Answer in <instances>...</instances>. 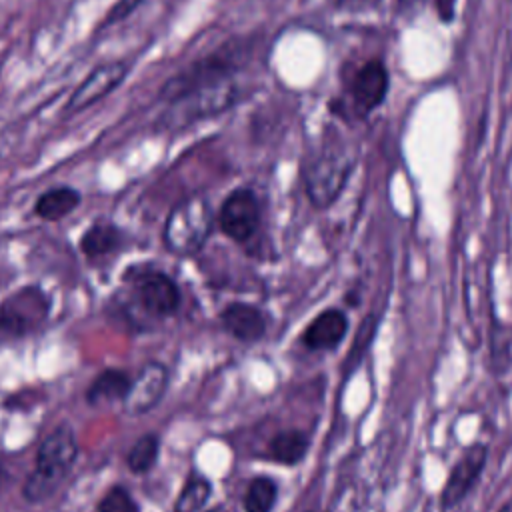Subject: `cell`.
<instances>
[{"label": "cell", "mask_w": 512, "mask_h": 512, "mask_svg": "<svg viewBox=\"0 0 512 512\" xmlns=\"http://www.w3.org/2000/svg\"><path fill=\"white\" fill-rule=\"evenodd\" d=\"M82 204V194L72 186H54L34 200V216L44 222H58Z\"/></svg>", "instance_id": "obj_16"}, {"label": "cell", "mask_w": 512, "mask_h": 512, "mask_svg": "<svg viewBox=\"0 0 512 512\" xmlns=\"http://www.w3.org/2000/svg\"><path fill=\"white\" fill-rule=\"evenodd\" d=\"M78 458V440L68 424L48 432L36 450L34 468L22 484V498L30 504L48 500L68 478Z\"/></svg>", "instance_id": "obj_2"}, {"label": "cell", "mask_w": 512, "mask_h": 512, "mask_svg": "<svg viewBox=\"0 0 512 512\" xmlns=\"http://www.w3.org/2000/svg\"><path fill=\"white\" fill-rule=\"evenodd\" d=\"M168 368L158 360L146 362L132 380L128 398L122 402L126 416H142L156 408L168 390Z\"/></svg>", "instance_id": "obj_11"}, {"label": "cell", "mask_w": 512, "mask_h": 512, "mask_svg": "<svg viewBox=\"0 0 512 512\" xmlns=\"http://www.w3.org/2000/svg\"><path fill=\"white\" fill-rule=\"evenodd\" d=\"M380 2L382 0H336V8L346 12H364L376 8Z\"/></svg>", "instance_id": "obj_23"}, {"label": "cell", "mask_w": 512, "mask_h": 512, "mask_svg": "<svg viewBox=\"0 0 512 512\" xmlns=\"http://www.w3.org/2000/svg\"><path fill=\"white\" fill-rule=\"evenodd\" d=\"M308 448H310V436L304 430L286 428L276 432L270 438L268 458L284 466H296L304 460Z\"/></svg>", "instance_id": "obj_17"}, {"label": "cell", "mask_w": 512, "mask_h": 512, "mask_svg": "<svg viewBox=\"0 0 512 512\" xmlns=\"http://www.w3.org/2000/svg\"><path fill=\"white\" fill-rule=\"evenodd\" d=\"M246 50L238 40L228 42L170 76L156 94L164 108L166 128H186L230 110L240 98L238 74Z\"/></svg>", "instance_id": "obj_1"}, {"label": "cell", "mask_w": 512, "mask_h": 512, "mask_svg": "<svg viewBox=\"0 0 512 512\" xmlns=\"http://www.w3.org/2000/svg\"><path fill=\"white\" fill-rule=\"evenodd\" d=\"M218 230L232 242L248 246L262 228V204L250 186L230 190L216 212Z\"/></svg>", "instance_id": "obj_8"}, {"label": "cell", "mask_w": 512, "mask_h": 512, "mask_svg": "<svg viewBox=\"0 0 512 512\" xmlns=\"http://www.w3.org/2000/svg\"><path fill=\"white\" fill-rule=\"evenodd\" d=\"M388 70L380 60H368L344 76V98L338 106L342 116L366 118L388 94Z\"/></svg>", "instance_id": "obj_7"}, {"label": "cell", "mask_w": 512, "mask_h": 512, "mask_svg": "<svg viewBox=\"0 0 512 512\" xmlns=\"http://www.w3.org/2000/svg\"><path fill=\"white\" fill-rule=\"evenodd\" d=\"M498 512H512V498H510L508 502H504V504H502V508H500Z\"/></svg>", "instance_id": "obj_24"}, {"label": "cell", "mask_w": 512, "mask_h": 512, "mask_svg": "<svg viewBox=\"0 0 512 512\" xmlns=\"http://www.w3.org/2000/svg\"><path fill=\"white\" fill-rule=\"evenodd\" d=\"M132 376L120 368H104L98 372L86 388V404L100 406V404H114L124 402L132 388Z\"/></svg>", "instance_id": "obj_15"}, {"label": "cell", "mask_w": 512, "mask_h": 512, "mask_svg": "<svg viewBox=\"0 0 512 512\" xmlns=\"http://www.w3.org/2000/svg\"><path fill=\"white\" fill-rule=\"evenodd\" d=\"M4 478H6V472H4V466H2V462H0V484L4 482Z\"/></svg>", "instance_id": "obj_25"}, {"label": "cell", "mask_w": 512, "mask_h": 512, "mask_svg": "<svg viewBox=\"0 0 512 512\" xmlns=\"http://www.w3.org/2000/svg\"><path fill=\"white\" fill-rule=\"evenodd\" d=\"M348 332V318L338 308H326L302 332V344L308 350L324 352L334 350Z\"/></svg>", "instance_id": "obj_14"}, {"label": "cell", "mask_w": 512, "mask_h": 512, "mask_svg": "<svg viewBox=\"0 0 512 512\" xmlns=\"http://www.w3.org/2000/svg\"><path fill=\"white\" fill-rule=\"evenodd\" d=\"M130 74V62L128 60H108L98 66H94L88 76L72 90L68 102L64 104V116L78 114L102 98L110 96Z\"/></svg>", "instance_id": "obj_9"}, {"label": "cell", "mask_w": 512, "mask_h": 512, "mask_svg": "<svg viewBox=\"0 0 512 512\" xmlns=\"http://www.w3.org/2000/svg\"><path fill=\"white\" fill-rule=\"evenodd\" d=\"M52 310V298L40 284H26L0 300V336L26 338L38 332Z\"/></svg>", "instance_id": "obj_6"}, {"label": "cell", "mask_w": 512, "mask_h": 512, "mask_svg": "<svg viewBox=\"0 0 512 512\" xmlns=\"http://www.w3.org/2000/svg\"><path fill=\"white\" fill-rule=\"evenodd\" d=\"M126 246V232L112 220H94L80 236L78 248L90 262L116 256Z\"/></svg>", "instance_id": "obj_13"}, {"label": "cell", "mask_w": 512, "mask_h": 512, "mask_svg": "<svg viewBox=\"0 0 512 512\" xmlns=\"http://www.w3.org/2000/svg\"><path fill=\"white\" fill-rule=\"evenodd\" d=\"M212 496V482L202 474H192L182 486L172 512H200Z\"/></svg>", "instance_id": "obj_20"}, {"label": "cell", "mask_w": 512, "mask_h": 512, "mask_svg": "<svg viewBox=\"0 0 512 512\" xmlns=\"http://www.w3.org/2000/svg\"><path fill=\"white\" fill-rule=\"evenodd\" d=\"M146 0H116L112 6H110V10L106 12V16L102 18V22H100V30H106V28H110V26H114V24H120L122 20H126L128 16H132L142 4H144Z\"/></svg>", "instance_id": "obj_22"}, {"label": "cell", "mask_w": 512, "mask_h": 512, "mask_svg": "<svg viewBox=\"0 0 512 512\" xmlns=\"http://www.w3.org/2000/svg\"><path fill=\"white\" fill-rule=\"evenodd\" d=\"M216 226V212L204 194L178 198L164 220L162 242L174 256H192L210 240Z\"/></svg>", "instance_id": "obj_4"}, {"label": "cell", "mask_w": 512, "mask_h": 512, "mask_svg": "<svg viewBox=\"0 0 512 512\" xmlns=\"http://www.w3.org/2000/svg\"><path fill=\"white\" fill-rule=\"evenodd\" d=\"M354 170V158L350 148L338 138V134L324 136L322 142L310 152L302 180L308 200L316 208H328L344 190L350 172Z\"/></svg>", "instance_id": "obj_3"}, {"label": "cell", "mask_w": 512, "mask_h": 512, "mask_svg": "<svg viewBox=\"0 0 512 512\" xmlns=\"http://www.w3.org/2000/svg\"><path fill=\"white\" fill-rule=\"evenodd\" d=\"M206 512H224L222 508H212V510H206Z\"/></svg>", "instance_id": "obj_26"}, {"label": "cell", "mask_w": 512, "mask_h": 512, "mask_svg": "<svg viewBox=\"0 0 512 512\" xmlns=\"http://www.w3.org/2000/svg\"><path fill=\"white\" fill-rule=\"evenodd\" d=\"M122 284L132 304L152 318L174 316L182 306L178 282L154 262L130 264L122 272Z\"/></svg>", "instance_id": "obj_5"}, {"label": "cell", "mask_w": 512, "mask_h": 512, "mask_svg": "<svg viewBox=\"0 0 512 512\" xmlns=\"http://www.w3.org/2000/svg\"><path fill=\"white\" fill-rule=\"evenodd\" d=\"M218 320L226 334L244 344L260 342L268 332V314L260 306L242 300L228 302L220 310Z\"/></svg>", "instance_id": "obj_12"}, {"label": "cell", "mask_w": 512, "mask_h": 512, "mask_svg": "<svg viewBox=\"0 0 512 512\" xmlns=\"http://www.w3.org/2000/svg\"><path fill=\"white\" fill-rule=\"evenodd\" d=\"M278 500V484L270 476H254L242 496L244 512H272Z\"/></svg>", "instance_id": "obj_18"}, {"label": "cell", "mask_w": 512, "mask_h": 512, "mask_svg": "<svg viewBox=\"0 0 512 512\" xmlns=\"http://www.w3.org/2000/svg\"><path fill=\"white\" fill-rule=\"evenodd\" d=\"M160 456V436L156 432L142 434L126 454V464L134 474L150 472Z\"/></svg>", "instance_id": "obj_19"}, {"label": "cell", "mask_w": 512, "mask_h": 512, "mask_svg": "<svg viewBox=\"0 0 512 512\" xmlns=\"http://www.w3.org/2000/svg\"><path fill=\"white\" fill-rule=\"evenodd\" d=\"M486 460H488V450L484 444H472L460 454L440 494V506L444 510L458 506L468 496V492L476 486L486 466Z\"/></svg>", "instance_id": "obj_10"}, {"label": "cell", "mask_w": 512, "mask_h": 512, "mask_svg": "<svg viewBox=\"0 0 512 512\" xmlns=\"http://www.w3.org/2000/svg\"><path fill=\"white\" fill-rule=\"evenodd\" d=\"M96 510L98 512H140V506L124 486L116 484L110 490H106Z\"/></svg>", "instance_id": "obj_21"}]
</instances>
